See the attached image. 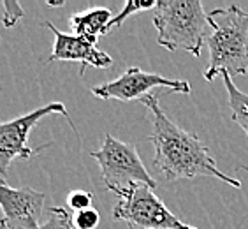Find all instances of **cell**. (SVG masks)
Here are the masks:
<instances>
[{
	"instance_id": "obj_19",
	"label": "cell",
	"mask_w": 248,
	"mask_h": 229,
	"mask_svg": "<svg viewBox=\"0 0 248 229\" xmlns=\"http://www.w3.org/2000/svg\"><path fill=\"white\" fill-rule=\"evenodd\" d=\"M2 180H5V178H2V177H0V181H2Z\"/></svg>"
},
{
	"instance_id": "obj_8",
	"label": "cell",
	"mask_w": 248,
	"mask_h": 229,
	"mask_svg": "<svg viewBox=\"0 0 248 229\" xmlns=\"http://www.w3.org/2000/svg\"><path fill=\"white\" fill-rule=\"evenodd\" d=\"M46 194L32 187L13 189L7 181H0V210L2 222L9 229H37L43 224Z\"/></svg>"
},
{
	"instance_id": "obj_6",
	"label": "cell",
	"mask_w": 248,
	"mask_h": 229,
	"mask_svg": "<svg viewBox=\"0 0 248 229\" xmlns=\"http://www.w3.org/2000/svg\"><path fill=\"white\" fill-rule=\"evenodd\" d=\"M53 113L63 114L69 120V124L72 125V129L76 131L63 102H49V104L41 106V108L30 111L23 116L0 124V177H7L11 164L15 163L16 159H30L32 155H37L43 148H46V145L41 148H30L29 134L44 116Z\"/></svg>"
},
{
	"instance_id": "obj_7",
	"label": "cell",
	"mask_w": 248,
	"mask_h": 229,
	"mask_svg": "<svg viewBox=\"0 0 248 229\" xmlns=\"http://www.w3.org/2000/svg\"><path fill=\"white\" fill-rule=\"evenodd\" d=\"M153 88H169L178 94H190L192 86L186 80H171L157 72L143 71L141 67H129L122 76L113 82H106L90 88L92 96L97 99H116V100H141L150 96Z\"/></svg>"
},
{
	"instance_id": "obj_14",
	"label": "cell",
	"mask_w": 248,
	"mask_h": 229,
	"mask_svg": "<svg viewBox=\"0 0 248 229\" xmlns=\"http://www.w3.org/2000/svg\"><path fill=\"white\" fill-rule=\"evenodd\" d=\"M2 9H4V13H2V18L0 19H2L5 29H13L25 15L21 4L15 2V0H2Z\"/></svg>"
},
{
	"instance_id": "obj_18",
	"label": "cell",
	"mask_w": 248,
	"mask_h": 229,
	"mask_svg": "<svg viewBox=\"0 0 248 229\" xmlns=\"http://www.w3.org/2000/svg\"><path fill=\"white\" fill-rule=\"evenodd\" d=\"M0 229H9V228H7V226H5L4 222H2V220H0Z\"/></svg>"
},
{
	"instance_id": "obj_12",
	"label": "cell",
	"mask_w": 248,
	"mask_h": 229,
	"mask_svg": "<svg viewBox=\"0 0 248 229\" xmlns=\"http://www.w3.org/2000/svg\"><path fill=\"white\" fill-rule=\"evenodd\" d=\"M155 5H157V2H155V0H148V2H143V0H129V2L124 5L122 13H120L118 16H115V18H111V21L108 23V27H106V35H108L111 30L120 29V27L124 25L125 19L130 18L132 15H136V13H141V11L155 9Z\"/></svg>"
},
{
	"instance_id": "obj_5",
	"label": "cell",
	"mask_w": 248,
	"mask_h": 229,
	"mask_svg": "<svg viewBox=\"0 0 248 229\" xmlns=\"http://www.w3.org/2000/svg\"><path fill=\"white\" fill-rule=\"evenodd\" d=\"M113 208V219L124 220L129 229H197L172 213L152 187L138 185L124 194Z\"/></svg>"
},
{
	"instance_id": "obj_17",
	"label": "cell",
	"mask_w": 248,
	"mask_h": 229,
	"mask_svg": "<svg viewBox=\"0 0 248 229\" xmlns=\"http://www.w3.org/2000/svg\"><path fill=\"white\" fill-rule=\"evenodd\" d=\"M48 5L49 7H62L63 2H48Z\"/></svg>"
},
{
	"instance_id": "obj_16",
	"label": "cell",
	"mask_w": 248,
	"mask_h": 229,
	"mask_svg": "<svg viewBox=\"0 0 248 229\" xmlns=\"http://www.w3.org/2000/svg\"><path fill=\"white\" fill-rule=\"evenodd\" d=\"M92 201H93V194L88 191H72L67 196V206L74 212H83L92 208Z\"/></svg>"
},
{
	"instance_id": "obj_4",
	"label": "cell",
	"mask_w": 248,
	"mask_h": 229,
	"mask_svg": "<svg viewBox=\"0 0 248 229\" xmlns=\"http://www.w3.org/2000/svg\"><path fill=\"white\" fill-rule=\"evenodd\" d=\"M90 155L99 164L106 189L115 192L116 196L138 185H146L152 189L157 187V180L150 175L134 145L106 134L102 147Z\"/></svg>"
},
{
	"instance_id": "obj_1",
	"label": "cell",
	"mask_w": 248,
	"mask_h": 229,
	"mask_svg": "<svg viewBox=\"0 0 248 229\" xmlns=\"http://www.w3.org/2000/svg\"><path fill=\"white\" fill-rule=\"evenodd\" d=\"M148 108L152 116L150 141L155 148L153 166L164 181L192 180L197 177H211L225 181L234 189H241V181L220 171L210 150L196 134L178 127L158 104V97L150 94L139 100Z\"/></svg>"
},
{
	"instance_id": "obj_15",
	"label": "cell",
	"mask_w": 248,
	"mask_h": 229,
	"mask_svg": "<svg viewBox=\"0 0 248 229\" xmlns=\"http://www.w3.org/2000/svg\"><path fill=\"white\" fill-rule=\"evenodd\" d=\"M100 222V215L95 208L76 212L72 215V224L76 229H95Z\"/></svg>"
},
{
	"instance_id": "obj_13",
	"label": "cell",
	"mask_w": 248,
	"mask_h": 229,
	"mask_svg": "<svg viewBox=\"0 0 248 229\" xmlns=\"http://www.w3.org/2000/svg\"><path fill=\"white\" fill-rule=\"evenodd\" d=\"M37 229H76L72 224V215L63 206H51L46 219Z\"/></svg>"
},
{
	"instance_id": "obj_2",
	"label": "cell",
	"mask_w": 248,
	"mask_h": 229,
	"mask_svg": "<svg viewBox=\"0 0 248 229\" xmlns=\"http://www.w3.org/2000/svg\"><path fill=\"white\" fill-rule=\"evenodd\" d=\"M211 33L206 39L210 64L202 71L206 82L222 72L243 76L248 72V11L239 5L217 7L210 13Z\"/></svg>"
},
{
	"instance_id": "obj_9",
	"label": "cell",
	"mask_w": 248,
	"mask_h": 229,
	"mask_svg": "<svg viewBox=\"0 0 248 229\" xmlns=\"http://www.w3.org/2000/svg\"><path fill=\"white\" fill-rule=\"evenodd\" d=\"M46 27L55 35L53 53L48 58V64L51 62H79V74H85L86 67L95 69H108L113 65V58L106 51H100L97 48V41L88 37H79L74 33H65L55 27L53 23L46 21Z\"/></svg>"
},
{
	"instance_id": "obj_10",
	"label": "cell",
	"mask_w": 248,
	"mask_h": 229,
	"mask_svg": "<svg viewBox=\"0 0 248 229\" xmlns=\"http://www.w3.org/2000/svg\"><path fill=\"white\" fill-rule=\"evenodd\" d=\"M111 21V11L106 7H92L79 11L69 18V29L74 35L99 41L100 35H106V27Z\"/></svg>"
},
{
	"instance_id": "obj_3",
	"label": "cell",
	"mask_w": 248,
	"mask_h": 229,
	"mask_svg": "<svg viewBox=\"0 0 248 229\" xmlns=\"http://www.w3.org/2000/svg\"><path fill=\"white\" fill-rule=\"evenodd\" d=\"M157 43L167 51L190 53L201 57L202 46L211 33L210 16L199 0H158L153 9Z\"/></svg>"
},
{
	"instance_id": "obj_11",
	"label": "cell",
	"mask_w": 248,
	"mask_h": 229,
	"mask_svg": "<svg viewBox=\"0 0 248 229\" xmlns=\"http://www.w3.org/2000/svg\"><path fill=\"white\" fill-rule=\"evenodd\" d=\"M220 76H222V82H224L225 90H227V104H229V110H231V118L243 129V132L247 134L248 138V94L241 92L238 86L234 85L231 74L222 72ZM239 167L248 171V167L245 166H239Z\"/></svg>"
}]
</instances>
